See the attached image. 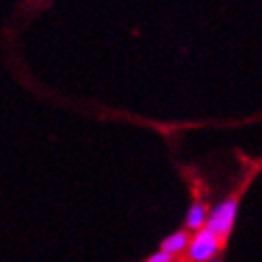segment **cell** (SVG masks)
I'll use <instances>...</instances> for the list:
<instances>
[{"mask_svg": "<svg viewBox=\"0 0 262 262\" xmlns=\"http://www.w3.org/2000/svg\"><path fill=\"white\" fill-rule=\"evenodd\" d=\"M205 224H207V205L196 199L194 205L190 207L188 215H186V228L183 230L186 232H199V230L205 228Z\"/></svg>", "mask_w": 262, "mask_h": 262, "instance_id": "cell-3", "label": "cell"}, {"mask_svg": "<svg viewBox=\"0 0 262 262\" xmlns=\"http://www.w3.org/2000/svg\"><path fill=\"white\" fill-rule=\"evenodd\" d=\"M220 250H224V247L215 239V234L203 228L199 232H194V237H190V245L186 250L183 262H209V260H213V256Z\"/></svg>", "mask_w": 262, "mask_h": 262, "instance_id": "cell-2", "label": "cell"}, {"mask_svg": "<svg viewBox=\"0 0 262 262\" xmlns=\"http://www.w3.org/2000/svg\"><path fill=\"white\" fill-rule=\"evenodd\" d=\"M209 262H222V260H209Z\"/></svg>", "mask_w": 262, "mask_h": 262, "instance_id": "cell-6", "label": "cell"}, {"mask_svg": "<svg viewBox=\"0 0 262 262\" xmlns=\"http://www.w3.org/2000/svg\"><path fill=\"white\" fill-rule=\"evenodd\" d=\"M188 245H190V232L186 230H177L173 232L171 237H166L160 245V252L164 254H171V256H177V254H183L188 250Z\"/></svg>", "mask_w": 262, "mask_h": 262, "instance_id": "cell-4", "label": "cell"}, {"mask_svg": "<svg viewBox=\"0 0 262 262\" xmlns=\"http://www.w3.org/2000/svg\"><path fill=\"white\" fill-rule=\"evenodd\" d=\"M241 190L232 192L230 199H226L222 205L215 207V211L209 215L205 228L215 234V239L222 243V247H226V241H228V234L232 230V224H234V217H237V209H239V199H241Z\"/></svg>", "mask_w": 262, "mask_h": 262, "instance_id": "cell-1", "label": "cell"}, {"mask_svg": "<svg viewBox=\"0 0 262 262\" xmlns=\"http://www.w3.org/2000/svg\"><path fill=\"white\" fill-rule=\"evenodd\" d=\"M145 262H175V256H171V254H164V252H158V254L149 256Z\"/></svg>", "mask_w": 262, "mask_h": 262, "instance_id": "cell-5", "label": "cell"}]
</instances>
